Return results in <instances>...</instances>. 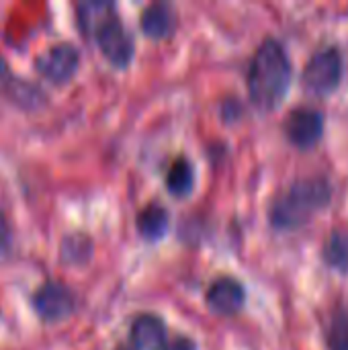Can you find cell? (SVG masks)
I'll return each mask as SVG.
<instances>
[{
  "mask_svg": "<svg viewBox=\"0 0 348 350\" xmlns=\"http://www.w3.org/2000/svg\"><path fill=\"white\" fill-rule=\"evenodd\" d=\"M291 78L293 66L285 45L277 37H265L248 64L246 88L250 103L260 113L275 111L285 100Z\"/></svg>",
  "mask_w": 348,
  "mask_h": 350,
  "instance_id": "1",
  "label": "cell"
},
{
  "mask_svg": "<svg viewBox=\"0 0 348 350\" xmlns=\"http://www.w3.org/2000/svg\"><path fill=\"white\" fill-rule=\"evenodd\" d=\"M76 25L82 37L90 39L111 66L127 68L131 64L135 55V39L113 2H80L76 6Z\"/></svg>",
  "mask_w": 348,
  "mask_h": 350,
  "instance_id": "2",
  "label": "cell"
},
{
  "mask_svg": "<svg viewBox=\"0 0 348 350\" xmlns=\"http://www.w3.org/2000/svg\"><path fill=\"white\" fill-rule=\"evenodd\" d=\"M334 199V187L324 176L299 178L281 191L269 205V226L275 232H299Z\"/></svg>",
  "mask_w": 348,
  "mask_h": 350,
  "instance_id": "3",
  "label": "cell"
},
{
  "mask_svg": "<svg viewBox=\"0 0 348 350\" xmlns=\"http://www.w3.org/2000/svg\"><path fill=\"white\" fill-rule=\"evenodd\" d=\"M345 78V55L340 47L328 45L318 49L302 72V86L314 96H330Z\"/></svg>",
  "mask_w": 348,
  "mask_h": 350,
  "instance_id": "4",
  "label": "cell"
},
{
  "mask_svg": "<svg viewBox=\"0 0 348 350\" xmlns=\"http://www.w3.org/2000/svg\"><path fill=\"white\" fill-rule=\"evenodd\" d=\"M76 293L62 281H45L31 295V306L45 324L68 320L76 312Z\"/></svg>",
  "mask_w": 348,
  "mask_h": 350,
  "instance_id": "5",
  "label": "cell"
},
{
  "mask_svg": "<svg viewBox=\"0 0 348 350\" xmlns=\"http://www.w3.org/2000/svg\"><path fill=\"white\" fill-rule=\"evenodd\" d=\"M324 129L326 115L316 107H295L283 121L285 139L302 152L314 150L324 137Z\"/></svg>",
  "mask_w": 348,
  "mask_h": 350,
  "instance_id": "6",
  "label": "cell"
},
{
  "mask_svg": "<svg viewBox=\"0 0 348 350\" xmlns=\"http://www.w3.org/2000/svg\"><path fill=\"white\" fill-rule=\"evenodd\" d=\"M80 68V49L70 41H57L35 57L37 74L51 84L70 82Z\"/></svg>",
  "mask_w": 348,
  "mask_h": 350,
  "instance_id": "7",
  "label": "cell"
},
{
  "mask_svg": "<svg viewBox=\"0 0 348 350\" xmlns=\"http://www.w3.org/2000/svg\"><path fill=\"white\" fill-rule=\"evenodd\" d=\"M205 304L213 314L236 316L246 304V289L236 277H217L205 291Z\"/></svg>",
  "mask_w": 348,
  "mask_h": 350,
  "instance_id": "8",
  "label": "cell"
},
{
  "mask_svg": "<svg viewBox=\"0 0 348 350\" xmlns=\"http://www.w3.org/2000/svg\"><path fill=\"white\" fill-rule=\"evenodd\" d=\"M168 342L166 322L156 314H139L129 328V345L135 350H162Z\"/></svg>",
  "mask_w": 348,
  "mask_h": 350,
  "instance_id": "9",
  "label": "cell"
},
{
  "mask_svg": "<svg viewBox=\"0 0 348 350\" xmlns=\"http://www.w3.org/2000/svg\"><path fill=\"white\" fill-rule=\"evenodd\" d=\"M178 25V14L168 2H152L139 14V29L148 39H168Z\"/></svg>",
  "mask_w": 348,
  "mask_h": 350,
  "instance_id": "10",
  "label": "cell"
},
{
  "mask_svg": "<svg viewBox=\"0 0 348 350\" xmlns=\"http://www.w3.org/2000/svg\"><path fill=\"white\" fill-rule=\"evenodd\" d=\"M0 94L21 109H29L37 98V84L16 76L8 62L0 55Z\"/></svg>",
  "mask_w": 348,
  "mask_h": 350,
  "instance_id": "11",
  "label": "cell"
},
{
  "mask_svg": "<svg viewBox=\"0 0 348 350\" xmlns=\"http://www.w3.org/2000/svg\"><path fill=\"white\" fill-rule=\"evenodd\" d=\"M170 226V213L164 205L152 201L144 205L135 215V230L148 242H158L166 236Z\"/></svg>",
  "mask_w": 348,
  "mask_h": 350,
  "instance_id": "12",
  "label": "cell"
},
{
  "mask_svg": "<svg viewBox=\"0 0 348 350\" xmlns=\"http://www.w3.org/2000/svg\"><path fill=\"white\" fill-rule=\"evenodd\" d=\"M166 191L180 199L193 193L195 189V166L187 156H176L166 170V178H164Z\"/></svg>",
  "mask_w": 348,
  "mask_h": 350,
  "instance_id": "13",
  "label": "cell"
},
{
  "mask_svg": "<svg viewBox=\"0 0 348 350\" xmlns=\"http://www.w3.org/2000/svg\"><path fill=\"white\" fill-rule=\"evenodd\" d=\"M322 260L328 269L348 275V228H336L330 232L322 246Z\"/></svg>",
  "mask_w": 348,
  "mask_h": 350,
  "instance_id": "14",
  "label": "cell"
},
{
  "mask_svg": "<svg viewBox=\"0 0 348 350\" xmlns=\"http://www.w3.org/2000/svg\"><path fill=\"white\" fill-rule=\"evenodd\" d=\"M92 256V240L86 234H68L59 244V258L64 265H86Z\"/></svg>",
  "mask_w": 348,
  "mask_h": 350,
  "instance_id": "15",
  "label": "cell"
},
{
  "mask_svg": "<svg viewBox=\"0 0 348 350\" xmlns=\"http://www.w3.org/2000/svg\"><path fill=\"white\" fill-rule=\"evenodd\" d=\"M324 342L328 350H348V310L338 306L324 328Z\"/></svg>",
  "mask_w": 348,
  "mask_h": 350,
  "instance_id": "16",
  "label": "cell"
},
{
  "mask_svg": "<svg viewBox=\"0 0 348 350\" xmlns=\"http://www.w3.org/2000/svg\"><path fill=\"white\" fill-rule=\"evenodd\" d=\"M10 246H12V228L6 213L0 209V254L8 252Z\"/></svg>",
  "mask_w": 348,
  "mask_h": 350,
  "instance_id": "17",
  "label": "cell"
},
{
  "mask_svg": "<svg viewBox=\"0 0 348 350\" xmlns=\"http://www.w3.org/2000/svg\"><path fill=\"white\" fill-rule=\"evenodd\" d=\"M162 350H199V347H197V342L191 336L178 334L174 338H168L166 347Z\"/></svg>",
  "mask_w": 348,
  "mask_h": 350,
  "instance_id": "18",
  "label": "cell"
},
{
  "mask_svg": "<svg viewBox=\"0 0 348 350\" xmlns=\"http://www.w3.org/2000/svg\"><path fill=\"white\" fill-rule=\"evenodd\" d=\"M222 115L228 123H234L242 117V105L236 100V98H228L224 105H222Z\"/></svg>",
  "mask_w": 348,
  "mask_h": 350,
  "instance_id": "19",
  "label": "cell"
},
{
  "mask_svg": "<svg viewBox=\"0 0 348 350\" xmlns=\"http://www.w3.org/2000/svg\"><path fill=\"white\" fill-rule=\"evenodd\" d=\"M115 350H135V349H133L129 342H121V345H117V347H115Z\"/></svg>",
  "mask_w": 348,
  "mask_h": 350,
  "instance_id": "20",
  "label": "cell"
}]
</instances>
